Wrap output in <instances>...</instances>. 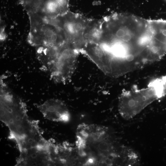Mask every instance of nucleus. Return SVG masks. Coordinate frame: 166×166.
Returning a JSON list of instances; mask_svg holds the SVG:
<instances>
[{"mask_svg": "<svg viewBox=\"0 0 166 166\" xmlns=\"http://www.w3.org/2000/svg\"><path fill=\"white\" fill-rule=\"evenodd\" d=\"M26 104L20 98L1 105V121L8 128V138L16 143L19 153L45 146L49 141L41 132L38 121L29 118Z\"/></svg>", "mask_w": 166, "mask_h": 166, "instance_id": "1", "label": "nucleus"}, {"mask_svg": "<svg viewBox=\"0 0 166 166\" xmlns=\"http://www.w3.org/2000/svg\"><path fill=\"white\" fill-rule=\"evenodd\" d=\"M30 29L28 41L35 47H59L67 41L63 30L52 19L35 14H29Z\"/></svg>", "mask_w": 166, "mask_h": 166, "instance_id": "2", "label": "nucleus"}, {"mask_svg": "<svg viewBox=\"0 0 166 166\" xmlns=\"http://www.w3.org/2000/svg\"><path fill=\"white\" fill-rule=\"evenodd\" d=\"M159 98L156 90L151 85L145 89L123 92L118 98L119 114L125 120L131 119Z\"/></svg>", "mask_w": 166, "mask_h": 166, "instance_id": "3", "label": "nucleus"}, {"mask_svg": "<svg viewBox=\"0 0 166 166\" xmlns=\"http://www.w3.org/2000/svg\"><path fill=\"white\" fill-rule=\"evenodd\" d=\"M79 53L71 44L66 42L46 71L55 83L65 84L71 78Z\"/></svg>", "mask_w": 166, "mask_h": 166, "instance_id": "4", "label": "nucleus"}, {"mask_svg": "<svg viewBox=\"0 0 166 166\" xmlns=\"http://www.w3.org/2000/svg\"><path fill=\"white\" fill-rule=\"evenodd\" d=\"M89 19L69 10L52 20L63 30L67 41L80 53L85 46L83 35Z\"/></svg>", "mask_w": 166, "mask_h": 166, "instance_id": "5", "label": "nucleus"}, {"mask_svg": "<svg viewBox=\"0 0 166 166\" xmlns=\"http://www.w3.org/2000/svg\"><path fill=\"white\" fill-rule=\"evenodd\" d=\"M52 146L50 148H32L19 153L15 165H55L52 157Z\"/></svg>", "mask_w": 166, "mask_h": 166, "instance_id": "6", "label": "nucleus"}, {"mask_svg": "<svg viewBox=\"0 0 166 166\" xmlns=\"http://www.w3.org/2000/svg\"><path fill=\"white\" fill-rule=\"evenodd\" d=\"M44 118L56 122L67 123L70 121L71 115L68 107L59 99H51L37 106Z\"/></svg>", "mask_w": 166, "mask_h": 166, "instance_id": "7", "label": "nucleus"}, {"mask_svg": "<svg viewBox=\"0 0 166 166\" xmlns=\"http://www.w3.org/2000/svg\"><path fill=\"white\" fill-rule=\"evenodd\" d=\"M81 53L85 55L104 73L109 76L111 61L109 55L100 44L87 43Z\"/></svg>", "mask_w": 166, "mask_h": 166, "instance_id": "8", "label": "nucleus"}, {"mask_svg": "<svg viewBox=\"0 0 166 166\" xmlns=\"http://www.w3.org/2000/svg\"><path fill=\"white\" fill-rule=\"evenodd\" d=\"M102 20L89 19L83 35L84 42L99 44L102 34Z\"/></svg>", "mask_w": 166, "mask_h": 166, "instance_id": "9", "label": "nucleus"}, {"mask_svg": "<svg viewBox=\"0 0 166 166\" xmlns=\"http://www.w3.org/2000/svg\"><path fill=\"white\" fill-rule=\"evenodd\" d=\"M36 14L51 19L62 15L57 0H39V7Z\"/></svg>", "mask_w": 166, "mask_h": 166, "instance_id": "10", "label": "nucleus"}, {"mask_svg": "<svg viewBox=\"0 0 166 166\" xmlns=\"http://www.w3.org/2000/svg\"><path fill=\"white\" fill-rule=\"evenodd\" d=\"M28 14H36L38 12L39 0H18Z\"/></svg>", "mask_w": 166, "mask_h": 166, "instance_id": "11", "label": "nucleus"}]
</instances>
